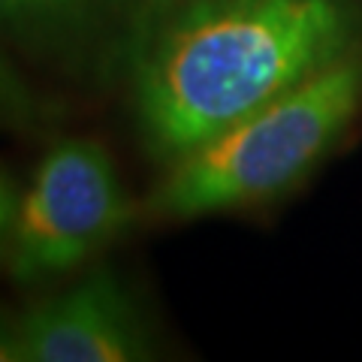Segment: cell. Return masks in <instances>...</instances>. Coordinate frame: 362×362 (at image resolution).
I'll return each mask as SVG.
<instances>
[{
	"label": "cell",
	"mask_w": 362,
	"mask_h": 362,
	"mask_svg": "<svg viewBox=\"0 0 362 362\" xmlns=\"http://www.w3.org/2000/svg\"><path fill=\"white\" fill-rule=\"evenodd\" d=\"M362 49V0H157L127 73L142 148L173 163Z\"/></svg>",
	"instance_id": "cell-1"
},
{
	"label": "cell",
	"mask_w": 362,
	"mask_h": 362,
	"mask_svg": "<svg viewBox=\"0 0 362 362\" xmlns=\"http://www.w3.org/2000/svg\"><path fill=\"white\" fill-rule=\"evenodd\" d=\"M362 109V49L166 163L142 214L199 221L278 199L335 148Z\"/></svg>",
	"instance_id": "cell-2"
},
{
	"label": "cell",
	"mask_w": 362,
	"mask_h": 362,
	"mask_svg": "<svg viewBox=\"0 0 362 362\" xmlns=\"http://www.w3.org/2000/svg\"><path fill=\"white\" fill-rule=\"evenodd\" d=\"M139 211L106 145L64 136L21 190L6 247L9 278L18 287H45L76 275L121 239Z\"/></svg>",
	"instance_id": "cell-3"
},
{
	"label": "cell",
	"mask_w": 362,
	"mask_h": 362,
	"mask_svg": "<svg viewBox=\"0 0 362 362\" xmlns=\"http://www.w3.org/2000/svg\"><path fill=\"white\" fill-rule=\"evenodd\" d=\"M25 362L154 359V329L127 275L94 259L18 311Z\"/></svg>",
	"instance_id": "cell-4"
},
{
	"label": "cell",
	"mask_w": 362,
	"mask_h": 362,
	"mask_svg": "<svg viewBox=\"0 0 362 362\" xmlns=\"http://www.w3.org/2000/svg\"><path fill=\"white\" fill-rule=\"evenodd\" d=\"M157 0H0V40L85 85H124Z\"/></svg>",
	"instance_id": "cell-5"
},
{
	"label": "cell",
	"mask_w": 362,
	"mask_h": 362,
	"mask_svg": "<svg viewBox=\"0 0 362 362\" xmlns=\"http://www.w3.org/2000/svg\"><path fill=\"white\" fill-rule=\"evenodd\" d=\"M58 103L49 94H42L0 49V130L33 133L58 121Z\"/></svg>",
	"instance_id": "cell-6"
},
{
	"label": "cell",
	"mask_w": 362,
	"mask_h": 362,
	"mask_svg": "<svg viewBox=\"0 0 362 362\" xmlns=\"http://www.w3.org/2000/svg\"><path fill=\"white\" fill-rule=\"evenodd\" d=\"M18 199H21V187L18 181L0 166V257H6L9 239H13V226H16V214H18Z\"/></svg>",
	"instance_id": "cell-7"
},
{
	"label": "cell",
	"mask_w": 362,
	"mask_h": 362,
	"mask_svg": "<svg viewBox=\"0 0 362 362\" xmlns=\"http://www.w3.org/2000/svg\"><path fill=\"white\" fill-rule=\"evenodd\" d=\"M0 362H25L18 311H9V308H0Z\"/></svg>",
	"instance_id": "cell-8"
}]
</instances>
